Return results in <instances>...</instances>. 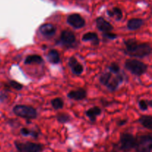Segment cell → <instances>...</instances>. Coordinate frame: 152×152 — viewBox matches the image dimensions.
I'll list each match as a JSON object with an SVG mask.
<instances>
[{"label":"cell","instance_id":"cell-1","mask_svg":"<svg viewBox=\"0 0 152 152\" xmlns=\"http://www.w3.org/2000/svg\"><path fill=\"white\" fill-rule=\"evenodd\" d=\"M127 55L134 58L146 57L151 53V47L148 43H140L134 39H129L124 42Z\"/></svg>","mask_w":152,"mask_h":152},{"label":"cell","instance_id":"cell-2","mask_svg":"<svg viewBox=\"0 0 152 152\" xmlns=\"http://www.w3.org/2000/svg\"><path fill=\"white\" fill-rule=\"evenodd\" d=\"M125 67L129 72L136 76L142 75L148 71V65L135 59H127L125 62Z\"/></svg>","mask_w":152,"mask_h":152},{"label":"cell","instance_id":"cell-3","mask_svg":"<svg viewBox=\"0 0 152 152\" xmlns=\"http://www.w3.org/2000/svg\"><path fill=\"white\" fill-rule=\"evenodd\" d=\"M13 112L17 117L28 120L36 119L37 117V111L33 107L25 105H16L13 107Z\"/></svg>","mask_w":152,"mask_h":152},{"label":"cell","instance_id":"cell-4","mask_svg":"<svg viewBox=\"0 0 152 152\" xmlns=\"http://www.w3.org/2000/svg\"><path fill=\"white\" fill-rule=\"evenodd\" d=\"M137 152H151L152 149V137L151 134L142 135L136 138L135 148Z\"/></svg>","mask_w":152,"mask_h":152},{"label":"cell","instance_id":"cell-5","mask_svg":"<svg viewBox=\"0 0 152 152\" xmlns=\"http://www.w3.org/2000/svg\"><path fill=\"white\" fill-rule=\"evenodd\" d=\"M120 149L122 151L127 152L135 148L136 138L132 134L129 133H123L120 136Z\"/></svg>","mask_w":152,"mask_h":152},{"label":"cell","instance_id":"cell-6","mask_svg":"<svg viewBox=\"0 0 152 152\" xmlns=\"http://www.w3.org/2000/svg\"><path fill=\"white\" fill-rule=\"evenodd\" d=\"M76 42H77V38L75 34L72 31H67V30L62 31L59 38V42L62 45L67 48L74 47Z\"/></svg>","mask_w":152,"mask_h":152},{"label":"cell","instance_id":"cell-7","mask_svg":"<svg viewBox=\"0 0 152 152\" xmlns=\"http://www.w3.org/2000/svg\"><path fill=\"white\" fill-rule=\"evenodd\" d=\"M15 145L21 152H41L42 150V145L35 142H27L25 143H21L15 142Z\"/></svg>","mask_w":152,"mask_h":152},{"label":"cell","instance_id":"cell-8","mask_svg":"<svg viewBox=\"0 0 152 152\" xmlns=\"http://www.w3.org/2000/svg\"><path fill=\"white\" fill-rule=\"evenodd\" d=\"M67 22L75 29H80L86 25V20L78 13L69 15L67 19Z\"/></svg>","mask_w":152,"mask_h":152},{"label":"cell","instance_id":"cell-9","mask_svg":"<svg viewBox=\"0 0 152 152\" xmlns=\"http://www.w3.org/2000/svg\"><path fill=\"white\" fill-rule=\"evenodd\" d=\"M68 66L71 69V71L74 74L77 76H80L83 74L84 71V67L81 63L78 62L77 58L74 56H71L68 60Z\"/></svg>","mask_w":152,"mask_h":152},{"label":"cell","instance_id":"cell-10","mask_svg":"<svg viewBox=\"0 0 152 152\" xmlns=\"http://www.w3.org/2000/svg\"><path fill=\"white\" fill-rule=\"evenodd\" d=\"M39 32L42 34L44 37H53L56 33V28L54 25L50 23H45L42 25L39 28Z\"/></svg>","mask_w":152,"mask_h":152},{"label":"cell","instance_id":"cell-11","mask_svg":"<svg viewBox=\"0 0 152 152\" xmlns=\"http://www.w3.org/2000/svg\"><path fill=\"white\" fill-rule=\"evenodd\" d=\"M96 24L98 30L102 33L111 32L114 29L113 25L102 17H98L96 20Z\"/></svg>","mask_w":152,"mask_h":152},{"label":"cell","instance_id":"cell-12","mask_svg":"<svg viewBox=\"0 0 152 152\" xmlns=\"http://www.w3.org/2000/svg\"><path fill=\"white\" fill-rule=\"evenodd\" d=\"M87 96V92L84 88H79L77 90H74L70 91L68 94V97L71 99H74L76 101H80L86 99Z\"/></svg>","mask_w":152,"mask_h":152},{"label":"cell","instance_id":"cell-13","mask_svg":"<svg viewBox=\"0 0 152 152\" xmlns=\"http://www.w3.org/2000/svg\"><path fill=\"white\" fill-rule=\"evenodd\" d=\"M123 82V77L121 74H117L116 77L111 78L110 81L108 82V85L106 86L107 88L110 91H115L118 88L119 86Z\"/></svg>","mask_w":152,"mask_h":152},{"label":"cell","instance_id":"cell-14","mask_svg":"<svg viewBox=\"0 0 152 152\" xmlns=\"http://www.w3.org/2000/svg\"><path fill=\"white\" fill-rule=\"evenodd\" d=\"M83 42H91V44L94 46L99 45V39L97 34L94 32H88L85 34L82 37Z\"/></svg>","mask_w":152,"mask_h":152},{"label":"cell","instance_id":"cell-15","mask_svg":"<svg viewBox=\"0 0 152 152\" xmlns=\"http://www.w3.org/2000/svg\"><path fill=\"white\" fill-rule=\"evenodd\" d=\"M101 113H102V110L100 109V108L97 106H94L87 110L86 111V115L88 117L91 121L94 123V122L96 121V117L100 115Z\"/></svg>","mask_w":152,"mask_h":152},{"label":"cell","instance_id":"cell-16","mask_svg":"<svg viewBox=\"0 0 152 152\" xmlns=\"http://www.w3.org/2000/svg\"><path fill=\"white\" fill-rule=\"evenodd\" d=\"M143 24L144 21L142 19L135 18V19H132L129 20L127 23V28L130 31H136V30L140 29L143 25Z\"/></svg>","mask_w":152,"mask_h":152},{"label":"cell","instance_id":"cell-17","mask_svg":"<svg viewBox=\"0 0 152 152\" xmlns=\"http://www.w3.org/2000/svg\"><path fill=\"white\" fill-rule=\"evenodd\" d=\"M47 59L50 63L57 65L60 62V55L57 50H55V49H51L48 53Z\"/></svg>","mask_w":152,"mask_h":152},{"label":"cell","instance_id":"cell-18","mask_svg":"<svg viewBox=\"0 0 152 152\" xmlns=\"http://www.w3.org/2000/svg\"><path fill=\"white\" fill-rule=\"evenodd\" d=\"M44 60H43L42 57L39 55L37 54H32L29 55L27 56L25 59L24 63L25 65H31V64H37V65H40V64L43 63Z\"/></svg>","mask_w":152,"mask_h":152},{"label":"cell","instance_id":"cell-19","mask_svg":"<svg viewBox=\"0 0 152 152\" xmlns=\"http://www.w3.org/2000/svg\"><path fill=\"white\" fill-rule=\"evenodd\" d=\"M139 122L143 127L151 130L152 129V117L150 115L141 116L139 118Z\"/></svg>","mask_w":152,"mask_h":152},{"label":"cell","instance_id":"cell-20","mask_svg":"<svg viewBox=\"0 0 152 152\" xmlns=\"http://www.w3.org/2000/svg\"><path fill=\"white\" fill-rule=\"evenodd\" d=\"M107 13L110 17H114L117 21L120 20L123 18V12L119 7H114L112 10H108Z\"/></svg>","mask_w":152,"mask_h":152},{"label":"cell","instance_id":"cell-21","mask_svg":"<svg viewBox=\"0 0 152 152\" xmlns=\"http://www.w3.org/2000/svg\"><path fill=\"white\" fill-rule=\"evenodd\" d=\"M50 103H51L52 107H53L55 110L62 109L64 107V101L62 100V99H61V98L59 97L53 99L51 100V102H50Z\"/></svg>","mask_w":152,"mask_h":152},{"label":"cell","instance_id":"cell-22","mask_svg":"<svg viewBox=\"0 0 152 152\" xmlns=\"http://www.w3.org/2000/svg\"><path fill=\"white\" fill-rule=\"evenodd\" d=\"M56 120L59 123L65 124V123H68L71 120V117L66 113H59L56 115Z\"/></svg>","mask_w":152,"mask_h":152},{"label":"cell","instance_id":"cell-23","mask_svg":"<svg viewBox=\"0 0 152 152\" xmlns=\"http://www.w3.org/2000/svg\"><path fill=\"white\" fill-rule=\"evenodd\" d=\"M111 77H112V74H111L110 72L104 73L99 77V82H100V83L102 85L106 86L108 85V82L111 80Z\"/></svg>","mask_w":152,"mask_h":152},{"label":"cell","instance_id":"cell-24","mask_svg":"<svg viewBox=\"0 0 152 152\" xmlns=\"http://www.w3.org/2000/svg\"><path fill=\"white\" fill-rule=\"evenodd\" d=\"M20 133L25 137H28V136H30V135H31V136L33 137L37 138V137H38V136H39L38 132H37L36 131H31L30 129H26V128H23V129H21Z\"/></svg>","mask_w":152,"mask_h":152},{"label":"cell","instance_id":"cell-25","mask_svg":"<svg viewBox=\"0 0 152 152\" xmlns=\"http://www.w3.org/2000/svg\"><path fill=\"white\" fill-rule=\"evenodd\" d=\"M138 105H139V108L141 111H145L148 109V107L152 106V102L151 100L147 101L145 100V99H142V100L139 101Z\"/></svg>","mask_w":152,"mask_h":152},{"label":"cell","instance_id":"cell-26","mask_svg":"<svg viewBox=\"0 0 152 152\" xmlns=\"http://www.w3.org/2000/svg\"><path fill=\"white\" fill-rule=\"evenodd\" d=\"M108 70H109V72L111 74H119L120 71V67L119 66V65L116 62H112L111 65L108 67Z\"/></svg>","mask_w":152,"mask_h":152},{"label":"cell","instance_id":"cell-27","mask_svg":"<svg viewBox=\"0 0 152 152\" xmlns=\"http://www.w3.org/2000/svg\"><path fill=\"white\" fill-rule=\"evenodd\" d=\"M9 85L10 86V87H12L13 89H15V90H16V91L22 90V88H23V85H22L21 83H18V82L15 81V80H11V81H10Z\"/></svg>","mask_w":152,"mask_h":152},{"label":"cell","instance_id":"cell-28","mask_svg":"<svg viewBox=\"0 0 152 152\" xmlns=\"http://www.w3.org/2000/svg\"><path fill=\"white\" fill-rule=\"evenodd\" d=\"M102 37H103L104 38L107 39H110V40L115 39L117 38V34H113V33H111V32L103 33V34H102Z\"/></svg>","mask_w":152,"mask_h":152},{"label":"cell","instance_id":"cell-29","mask_svg":"<svg viewBox=\"0 0 152 152\" xmlns=\"http://www.w3.org/2000/svg\"><path fill=\"white\" fill-rule=\"evenodd\" d=\"M7 98V96L5 94H0V102H3Z\"/></svg>","mask_w":152,"mask_h":152},{"label":"cell","instance_id":"cell-30","mask_svg":"<svg viewBox=\"0 0 152 152\" xmlns=\"http://www.w3.org/2000/svg\"><path fill=\"white\" fill-rule=\"evenodd\" d=\"M126 122H127V120H121L120 122H119L118 123V125L119 126H123V125H125V123H126Z\"/></svg>","mask_w":152,"mask_h":152}]
</instances>
